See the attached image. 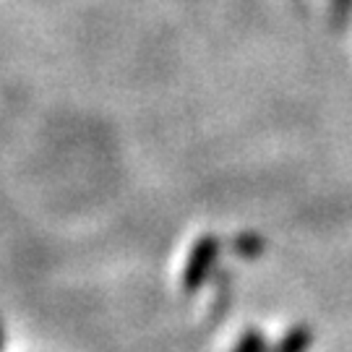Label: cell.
Returning a JSON list of instances; mask_svg holds the SVG:
<instances>
[{
	"label": "cell",
	"mask_w": 352,
	"mask_h": 352,
	"mask_svg": "<svg viewBox=\"0 0 352 352\" xmlns=\"http://www.w3.org/2000/svg\"><path fill=\"white\" fill-rule=\"evenodd\" d=\"M232 352H266V340L258 329H245Z\"/></svg>",
	"instance_id": "obj_4"
},
{
	"label": "cell",
	"mask_w": 352,
	"mask_h": 352,
	"mask_svg": "<svg viewBox=\"0 0 352 352\" xmlns=\"http://www.w3.org/2000/svg\"><path fill=\"white\" fill-rule=\"evenodd\" d=\"M232 248L240 258H258L264 253V238L256 232H240L238 238L232 240Z\"/></svg>",
	"instance_id": "obj_3"
},
{
	"label": "cell",
	"mask_w": 352,
	"mask_h": 352,
	"mask_svg": "<svg viewBox=\"0 0 352 352\" xmlns=\"http://www.w3.org/2000/svg\"><path fill=\"white\" fill-rule=\"evenodd\" d=\"M308 347H311V331L305 327H295L279 340L274 352H305Z\"/></svg>",
	"instance_id": "obj_2"
},
{
	"label": "cell",
	"mask_w": 352,
	"mask_h": 352,
	"mask_svg": "<svg viewBox=\"0 0 352 352\" xmlns=\"http://www.w3.org/2000/svg\"><path fill=\"white\" fill-rule=\"evenodd\" d=\"M6 350V327H3V321H0V352Z\"/></svg>",
	"instance_id": "obj_5"
},
{
	"label": "cell",
	"mask_w": 352,
	"mask_h": 352,
	"mask_svg": "<svg viewBox=\"0 0 352 352\" xmlns=\"http://www.w3.org/2000/svg\"><path fill=\"white\" fill-rule=\"evenodd\" d=\"M219 248H222V243L217 235H201L193 243L188 258H186V266H183V289L186 292H196L212 277L217 258H219Z\"/></svg>",
	"instance_id": "obj_1"
}]
</instances>
